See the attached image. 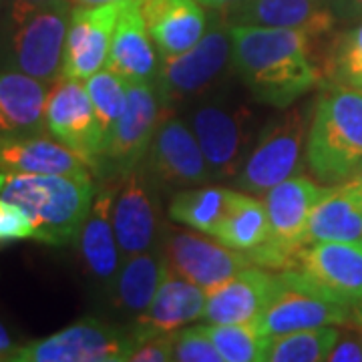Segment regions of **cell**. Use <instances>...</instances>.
<instances>
[{"label": "cell", "mask_w": 362, "mask_h": 362, "mask_svg": "<svg viewBox=\"0 0 362 362\" xmlns=\"http://www.w3.org/2000/svg\"><path fill=\"white\" fill-rule=\"evenodd\" d=\"M232 66L259 103L288 109L324 77L314 39L280 26L232 25Z\"/></svg>", "instance_id": "6da1fadb"}, {"label": "cell", "mask_w": 362, "mask_h": 362, "mask_svg": "<svg viewBox=\"0 0 362 362\" xmlns=\"http://www.w3.org/2000/svg\"><path fill=\"white\" fill-rule=\"evenodd\" d=\"M0 197L25 209L37 242L71 246L89 216L95 183L90 175L0 171Z\"/></svg>", "instance_id": "7a4b0ae2"}, {"label": "cell", "mask_w": 362, "mask_h": 362, "mask_svg": "<svg viewBox=\"0 0 362 362\" xmlns=\"http://www.w3.org/2000/svg\"><path fill=\"white\" fill-rule=\"evenodd\" d=\"M71 0H11L0 25V65L52 83L61 77Z\"/></svg>", "instance_id": "3957f363"}, {"label": "cell", "mask_w": 362, "mask_h": 362, "mask_svg": "<svg viewBox=\"0 0 362 362\" xmlns=\"http://www.w3.org/2000/svg\"><path fill=\"white\" fill-rule=\"evenodd\" d=\"M306 163L322 185L356 180L362 171V90L332 85L320 93L306 137Z\"/></svg>", "instance_id": "277c9868"}, {"label": "cell", "mask_w": 362, "mask_h": 362, "mask_svg": "<svg viewBox=\"0 0 362 362\" xmlns=\"http://www.w3.org/2000/svg\"><path fill=\"white\" fill-rule=\"evenodd\" d=\"M259 129L254 149L246 157L233 183L247 194L264 195L274 185L294 177L306 161V137L312 113L308 105L282 109Z\"/></svg>", "instance_id": "5b68a950"}, {"label": "cell", "mask_w": 362, "mask_h": 362, "mask_svg": "<svg viewBox=\"0 0 362 362\" xmlns=\"http://www.w3.org/2000/svg\"><path fill=\"white\" fill-rule=\"evenodd\" d=\"M280 280L338 304L362 302V242H318L298 250Z\"/></svg>", "instance_id": "8992f818"}, {"label": "cell", "mask_w": 362, "mask_h": 362, "mask_svg": "<svg viewBox=\"0 0 362 362\" xmlns=\"http://www.w3.org/2000/svg\"><path fill=\"white\" fill-rule=\"evenodd\" d=\"M324 192L326 187L310 177L294 175L264 194V206L270 220V242L250 254L254 266L280 272L294 262L298 250L304 246L312 209Z\"/></svg>", "instance_id": "52a82bcc"}, {"label": "cell", "mask_w": 362, "mask_h": 362, "mask_svg": "<svg viewBox=\"0 0 362 362\" xmlns=\"http://www.w3.org/2000/svg\"><path fill=\"white\" fill-rule=\"evenodd\" d=\"M139 342L135 328L83 318L39 342L16 346L8 362H127Z\"/></svg>", "instance_id": "ba28073f"}, {"label": "cell", "mask_w": 362, "mask_h": 362, "mask_svg": "<svg viewBox=\"0 0 362 362\" xmlns=\"http://www.w3.org/2000/svg\"><path fill=\"white\" fill-rule=\"evenodd\" d=\"M113 194V228L123 259L163 244L161 189L143 165L119 175Z\"/></svg>", "instance_id": "9c48e42d"}, {"label": "cell", "mask_w": 362, "mask_h": 362, "mask_svg": "<svg viewBox=\"0 0 362 362\" xmlns=\"http://www.w3.org/2000/svg\"><path fill=\"white\" fill-rule=\"evenodd\" d=\"M165 109L168 105L157 81L129 83L125 111L111 131L103 151V159L113 168L117 177L145 161L161 121L169 115Z\"/></svg>", "instance_id": "30bf717a"}, {"label": "cell", "mask_w": 362, "mask_h": 362, "mask_svg": "<svg viewBox=\"0 0 362 362\" xmlns=\"http://www.w3.org/2000/svg\"><path fill=\"white\" fill-rule=\"evenodd\" d=\"M232 63V28L221 18L189 51L161 59L157 85L165 105L180 103L207 90Z\"/></svg>", "instance_id": "8fae6325"}, {"label": "cell", "mask_w": 362, "mask_h": 362, "mask_svg": "<svg viewBox=\"0 0 362 362\" xmlns=\"http://www.w3.org/2000/svg\"><path fill=\"white\" fill-rule=\"evenodd\" d=\"M45 121L52 137L65 143L90 168H97V161L101 163L107 137L83 81L63 75L52 81L45 105Z\"/></svg>", "instance_id": "7c38bea8"}, {"label": "cell", "mask_w": 362, "mask_h": 362, "mask_svg": "<svg viewBox=\"0 0 362 362\" xmlns=\"http://www.w3.org/2000/svg\"><path fill=\"white\" fill-rule=\"evenodd\" d=\"M192 129L214 180L235 177L250 156L254 121L246 107L204 103L192 113Z\"/></svg>", "instance_id": "4fadbf2b"}, {"label": "cell", "mask_w": 362, "mask_h": 362, "mask_svg": "<svg viewBox=\"0 0 362 362\" xmlns=\"http://www.w3.org/2000/svg\"><path fill=\"white\" fill-rule=\"evenodd\" d=\"M141 165L159 189L204 185L214 180L195 133L173 115L161 121Z\"/></svg>", "instance_id": "5bb4252c"}, {"label": "cell", "mask_w": 362, "mask_h": 362, "mask_svg": "<svg viewBox=\"0 0 362 362\" xmlns=\"http://www.w3.org/2000/svg\"><path fill=\"white\" fill-rule=\"evenodd\" d=\"M168 270L187 282H194L206 292L233 278L238 272L254 266L246 252L223 246L192 232H169L163 238Z\"/></svg>", "instance_id": "9a60e30c"}, {"label": "cell", "mask_w": 362, "mask_h": 362, "mask_svg": "<svg viewBox=\"0 0 362 362\" xmlns=\"http://www.w3.org/2000/svg\"><path fill=\"white\" fill-rule=\"evenodd\" d=\"M123 6L125 2H111L97 6L78 4L73 8L63 52V77L87 81L107 66Z\"/></svg>", "instance_id": "2e32d148"}, {"label": "cell", "mask_w": 362, "mask_h": 362, "mask_svg": "<svg viewBox=\"0 0 362 362\" xmlns=\"http://www.w3.org/2000/svg\"><path fill=\"white\" fill-rule=\"evenodd\" d=\"M350 310L352 306L312 296L308 292H302L280 280V286L270 304L254 324L259 334L272 338L296 330H306V328L349 326Z\"/></svg>", "instance_id": "e0dca14e"}, {"label": "cell", "mask_w": 362, "mask_h": 362, "mask_svg": "<svg viewBox=\"0 0 362 362\" xmlns=\"http://www.w3.org/2000/svg\"><path fill=\"white\" fill-rule=\"evenodd\" d=\"M280 286L278 274L262 266H250L207 292L202 320L207 324L256 322Z\"/></svg>", "instance_id": "ac0fdd59"}, {"label": "cell", "mask_w": 362, "mask_h": 362, "mask_svg": "<svg viewBox=\"0 0 362 362\" xmlns=\"http://www.w3.org/2000/svg\"><path fill=\"white\" fill-rule=\"evenodd\" d=\"M228 25H258L296 28L318 39L328 35L337 16L326 0H238L223 8Z\"/></svg>", "instance_id": "d6986e66"}, {"label": "cell", "mask_w": 362, "mask_h": 362, "mask_svg": "<svg viewBox=\"0 0 362 362\" xmlns=\"http://www.w3.org/2000/svg\"><path fill=\"white\" fill-rule=\"evenodd\" d=\"M139 6L161 59L189 51L207 33V14L197 0H141Z\"/></svg>", "instance_id": "ffe728a7"}, {"label": "cell", "mask_w": 362, "mask_h": 362, "mask_svg": "<svg viewBox=\"0 0 362 362\" xmlns=\"http://www.w3.org/2000/svg\"><path fill=\"white\" fill-rule=\"evenodd\" d=\"M207 292L204 288L165 270L151 304L137 316L133 328L141 340L151 334L177 332L204 316Z\"/></svg>", "instance_id": "44dd1931"}, {"label": "cell", "mask_w": 362, "mask_h": 362, "mask_svg": "<svg viewBox=\"0 0 362 362\" xmlns=\"http://www.w3.org/2000/svg\"><path fill=\"white\" fill-rule=\"evenodd\" d=\"M89 168L83 157L47 133L0 137V171L90 175Z\"/></svg>", "instance_id": "7402d4cb"}, {"label": "cell", "mask_w": 362, "mask_h": 362, "mask_svg": "<svg viewBox=\"0 0 362 362\" xmlns=\"http://www.w3.org/2000/svg\"><path fill=\"white\" fill-rule=\"evenodd\" d=\"M141 2V0H139ZM139 2H125L119 14L107 66L129 83L156 81L161 63L141 14Z\"/></svg>", "instance_id": "603a6c76"}, {"label": "cell", "mask_w": 362, "mask_h": 362, "mask_svg": "<svg viewBox=\"0 0 362 362\" xmlns=\"http://www.w3.org/2000/svg\"><path fill=\"white\" fill-rule=\"evenodd\" d=\"M318 242H362V181L328 185L312 209L304 246Z\"/></svg>", "instance_id": "cb8c5ba5"}, {"label": "cell", "mask_w": 362, "mask_h": 362, "mask_svg": "<svg viewBox=\"0 0 362 362\" xmlns=\"http://www.w3.org/2000/svg\"><path fill=\"white\" fill-rule=\"evenodd\" d=\"M47 95L45 81L13 69H0V137L47 133Z\"/></svg>", "instance_id": "d4e9b609"}, {"label": "cell", "mask_w": 362, "mask_h": 362, "mask_svg": "<svg viewBox=\"0 0 362 362\" xmlns=\"http://www.w3.org/2000/svg\"><path fill=\"white\" fill-rule=\"evenodd\" d=\"M113 194L115 187H101L90 204L89 216L78 233V247L83 254V262L87 270L101 282L115 280L117 272L123 264V254L117 242L113 228Z\"/></svg>", "instance_id": "484cf974"}, {"label": "cell", "mask_w": 362, "mask_h": 362, "mask_svg": "<svg viewBox=\"0 0 362 362\" xmlns=\"http://www.w3.org/2000/svg\"><path fill=\"white\" fill-rule=\"evenodd\" d=\"M168 270L163 244L123 259L113 280V302L117 308L141 314L156 296Z\"/></svg>", "instance_id": "4316f807"}, {"label": "cell", "mask_w": 362, "mask_h": 362, "mask_svg": "<svg viewBox=\"0 0 362 362\" xmlns=\"http://www.w3.org/2000/svg\"><path fill=\"white\" fill-rule=\"evenodd\" d=\"M209 238L238 252H246L247 256L266 246L270 242V220L264 202L247 192H235L228 214Z\"/></svg>", "instance_id": "83f0119b"}, {"label": "cell", "mask_w": 362, "mask_h": 362, "mask_svg": "<svg viewBox=\"0 0 362 362\" xmlns=\"http://www.w3.org/2000/svg\"><path fill=\"white\" fill-rule=\"evenodd\" d=\"M233 194L235 189L216 187V185L177 192L169 202V218L175 223L192 228L195 232L211 235L232 206Z\"/></svg>", "instance_id": "f1b7e54d"}, {"label": "cell", "mask_w": 362, "mask_h": 362, "mask_svg": "<svg viewBox=\"0 0 362 362\" xmlns=\"http://www.w3.org/2000/svg\"><path fill=\"white\" fill-rule=\"evenodd\" d=\"M340 330L337 326L306 328L280 337L268 338L264 361L268 362H320L337 344Z\"/></svg>", "instance_id": "f546056e"}, {"label": "cell", "mask_w": 362, "mask_h": 362, "mask_svg": "<svg viewBox=\"0 0 362 362\" xmlns=\"http://www.w3.org/2000/svg\"><path fill=\"white\" fill-rule=\"evenodd\" d=\"M211 342L223 362H264L268 337L259 334L256 324H206Z\"/></svg>", "instance_id": "4dcf8cb0"}, {"label": "cell", "mask_w": 362, "mask_h": 362, "mask_svg": "<svg viewBox=\"0 0 362 362\" xmlns=\"http://www.w3.org/2000/svg\"><path fill=\"white\" fill-rule=\"evenodd\" d=\"M324 73L332 85L362 90V23L332 40Z\"/></svg>", "instance_id": "1f68e13d"}, {"label": "cell", "mask_w": 362, "mask_h": 362, "mask_svg": "<svg viewBox=\"0 0 362 362\" xmlns=\"http://www.w3.org/2000/svg\"><path fill=\"white\" fill-rule=\"evenodd\" d=\"M85 83H87V90H89L90 103L95 107L97 119L103 127L105 137L109 139L119 117L125 111L129 81L121 77L113 69L105 66L101 71H97L93 77L87 78Z\"/></svg>", "instance_id": "d6a6232c"}, {"label": "cell", "mask_w": 362, "mask_h": 362, "mask_svg": "<svg viewBox=\"0 0 362 362\" xmlns=\"http://www.w3.org/2000/svg\"><path fill=\"white\" fill-rule=\"evenodd\" d=\"M173 361L177 362H223L204 326H192L175 332Z\"/></svg>", "instance_id": "836d02e7"}, {"label": "cell", "mask_w": 362, "mask_h": 362, "mask_svg": "<svg viewBox=\"0 0 362 362\" xmlns=\"http://www.w3.org/2000/svg\"><path fill=\"white\" fill-rule=\"evenodd\" d=\"M18 240H35L33 221L26 216L25 209L0 197V244Z\"/></svg>", "instance_id": "e575fe53"}, {"label": "cell", "mask_w": 362, "mask_h": 362, "mask_svg": "<svg viewBox=\"0 0 362 362\" xmlns=\"http://www.w3.org/2000/svg\"><path fill=\"white\" fill-rule=\"evenodd\" d=\"M175 332H161L143 338L131 354V362H169L173 361Z\"/></svg>", "instance_id": "d590c367"}, {"label": "cell", "mask_w": 362, "mask_h": 362, "mask_svg": "<svg viewBox=\"0 0 362 362\" xmlns=\"http://www.w3.org/2000/svg\"><path fill=\"white\" fill-rule=\"evenodd\" d=\"M328 361L330 362H349L356 361L362 362V340L356 334V330L350 328V332L338 337L337 344L332 346L330 354H328Z\"/></svg>", "instance_id": "8d00e7d4"}, {"label": "cell", "mask_w": 362, "mask_h": 362, "mask_svg": "<svg viewBox=\"0 0 362 362\" xmlns=\"http://www.w3.org/2000/svg\"><path fill=\"white\" fill-rule=\"evenodd\" d=\"M14 342L13 338H11V334L6 332V328L0 324V361L8 362V358H11V354L14 352Z\"/></svg>", "instance_id": "74e56055"}, {"label": "cell", "mask_w": 362, "mask_h": 362, "mask_svg": "<svg viewBox=\"0 0 362 362\" xmlns=\"http://www.w3.org/2000/svg\"><path fill=\"white\" fill-rule=\"evenodd\" d=\"M346 328L356 330V334H358L362 340V302H358V304H352V310H350V322Z\"/></svg>", "instance_id": "f35d334b"}, {"label": "cell", "mask_w": 362, "mask_h": 362, "mask_svg": "<svg viewBox=\"0 0 362 362\" xmlns=\"http://www.w3.org/2000/svg\"><path fill=\"white\" fill-rule=\"evenodd\" d=\"M197 2L206 4V6H209V8H216V11H223V8H228V6L235 4L238 0H197Z\"/></svg>", "instance_id": "ab89813d"}, {"label": "cell", "mask_w": 362, "mask_h": 362, "mask_svg": "<svg viewBox=\"0 0 362 362\" xmlns=\"http://www.w3.org/2000/svg\"><path fill=\"white\" fill-rule=\"evenodd\" d=\"M83 6H97V4H111V2H139V0H71Z\"/></svg>", "instance_id": "60d3db41"}, {"label": "cell", "mask_w": 362, "mask_h": 362, "mask_svg": "<svg viewBox=\"0 0 362 362\" xmlns=\"http://www.w3.org/2000/svg\"><path fill=\"white\" fill-rule=\"evenodd\" d=\"M352 2H354V6H356V8H361L362 11V0H352Z\"/></svg>", "instance_id": "b9f144b4"}, {"label": "cell", "mask_w": 362, "mask_h": 362, "mask_svg": "<svg viewBox=\"0 0 362 362\" xmlns=\"http://www.w3.org/2000/svg\"><path fill=\"white\" fill-rule=\"evenodd\" d=\"M356 180H361V181H362V171H361V173H358V177H356Z\"/></svg>", "instance_id": "7bdbcfd3"}, {"label": "cell", "mask_w": 362, "mask_h": 362, "mask_svg": "<svg viewBox=\"0 0 362 362\" xmlns=\"http://www.w3.org/2000/svg\"><path fill=\"white\" fill-rule=\"evenodd\" d=\"M33 2H47V0H33Z\"/></svg>", "instance_id": "ee69618b"}]
</instances>
